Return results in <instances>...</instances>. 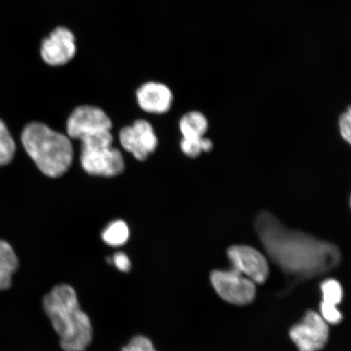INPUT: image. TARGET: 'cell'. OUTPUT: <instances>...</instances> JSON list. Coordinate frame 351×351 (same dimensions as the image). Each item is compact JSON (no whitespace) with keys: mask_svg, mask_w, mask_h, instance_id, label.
I'll use <instances>...</instances> for the list:
<instances>
[{"mask_svg":"<svg viewBox=\"0 0 351 351\" xmlns=\"http://www.w3.org/2000/svg\"><path fill=\"white\" fill-rule=\"evenodd\" d=\"M208 128V118L199 111L186 113L179 121V129L183 138H203Z\"/></svg>","mask_w":351,"mask_h":351,"instance_id":"cell-13","label":"cell"},{"mask_svg":"<svg viewBox=\"0 0 351 351\" xmlns=\"http://www.w3.org/2000/svg\"><path fill=\"white\" fill-rule=\"evenodd\" d=\"M328 326L320 315L310 311L289 331V337L300 351H319L328 339Z\"/></svg>","mask_w":351,"mask_h":351,"instance_id":"cell-8","label":"cell"},{"mask_svg":"<svg viewBox=\"0 0 351 351\" xmlns=\"http://www.w3.org/2000/svg\"><path fill=\"white\" fill-rule=\"evenodd\" d=\"M254 230L271 260L292 278H314L335 269L341 262L337 245L289 229L267 210L257 215Z\"/></svg>","mask_w":351,"mask_h":351,"instance_id":"cell-1","label":"cell"},{"mask_svg":"<svg viewBox=\"0 0 351 351\" xmlns=\"http://www.w3.org/2000/svg\"><path fill=\"white\" fill-rule=\"evenodd\" d=\"M112 121L104 110L82 105L73 110L67 121L69 138L81 140L90 136L111 132Z\"/></svg>","mask_w":351,"mask_h":351,"instance_id":"cell-7","label":"cell"},{"mask_svg":"<svg viewBox=\"0 0 351 351\" xmlns=\"http://www.w3.org/2000/svg\"><path fill=\"white\" fill-rule=\"evenodd\" d=\"M78 53L76 34L65 25H57L42 39L39 55L44 64L52 69L69 64Z\"/></svg>","mask_w":351,"mask_h":351,"instance_id":"cell-5","label":"cell"},{"mask_svg":"<svg viewBox=\"0 0 351 351\" xmlns=\"http://www.w3.org/2000/svg\"><path fill=\"white\" fill-rule=\"evenodd\" d=\"M136 98L144 112L161 115L172 108L174 96L172 90L165 83L148 81L138 88Z\"/></svg>","mask_w":351,"mask_h":351,"instance_id":"cell-11","label":"cell"},{"mask_svg":"<svg viewBox=\"0 0 351 351\" xmlns=\"http://www.w3.org/2000/svg\"><path fill=\"white\" fill-rule=\"evenodd\" d=\"M339 128L341 137L343 138L346 143L350 144L351 142V110L348 107L346 111L341 114L339 119Z\"/></svg>","mask_w":351,"mask_h":351,"instance_id":"cell-20","label":"cell"},{"mask_svg":"<svg viewBox=\"0 0 351 351\" xmlns=\"http://www.w3.org/2000/svg\"><path fill=\"white\" fill-rule=\"evenodd\" d=\"M19 267L14 250L3 240H0V291H6L12 285V275Z\"/></svg>","mask_w":351,"mask_h":351,"instance_id":"cell-12","label":"cell"},{"mask_svg":"<svg viewBox=\"0 0 351 351\" xmlns=\"http://www.w3.org/2000/svg\"><path fill=\"white\" fill-rule=\"evenodd\" d=\"M16 144L10 130L2 120H0V166L10 163L14 157Z\"/></svg>","mask_w":351,"mask_h":351,"instance_id":"cell-15","label":"cell"},{"mask_svg":"<svg viewBox=\"0 0 351 351\" xmlns=\"http://www.w3.org/2000/svg\"><path fill=\"white\" fill-rule=\"evenodd\" d=\"M227 256L232 269L238 271L254 283L262 284L269 276V267L267 258L256 248L245 245H232Z\"/></svg>","mask_w":351,"mask_h":351,"instance_id":"cell-9","label":"cell"},{"mask_svg":"<svg viewBox=\"0 0 351 351\" xmlns=\"http://www.w3.org/2000/svg\"><path fill=\"white\" fill-rule=\"evenodd\" d=\"M26 152L47 177L63 176L71 167L73 149L68 136L51 130L43 123L26 125L21 134Z\"/></svg>","mask_w":351,"mask_h":351,"instance_id":"cell-3","label":"cell"},{"mask_svg":"<svg viewBox=\"0 0 351 351\" xmlns=\"http://www.w3.org/2000/svg\"><path fill=\"white\" fill-rule=\"evenodd\" d=\"M115 265L118 269L124 273H128L131 269V263L125 253L117 252L111 258V265Z\"/></svg>","mask_w":351,"mask_h":351,"instance_id":"cell-21","label":"cell"},{"mask_svg":"<svg viewBox=\"0 0 351 351\" xmlns=\"http://www.w3.org/2000/svg\"><path fill=\"white\" fill-rule=\"evenodd\" d=\"M210 282L219 296L231 304L247 305L256 297V283L234 269L213 271Z\"/></svg>","mask_w":351,"mask_h":351,"instance_id":"cell-6","label":"cell"},{"mask_svg":"<svg viewBox=\"0 0 351 351\" xmlns=\"http://www.w3.org/2000/svg\"><path fill=\"white\" fill-rule=\"evenodd\" d=\"M204 138L182 139L181 150L190 158L199 157L204 152Z\"/></svg>","mask_w":351,"mask_h":351,"instance_id":"cell-17","label":"cell"},{"mask_svg":"<svg viewBox=\"0 0 351 351\" xmlns=\"http://www.w3.org/2000/svg\"><path fill=\"white\" fill-rule=\"evenodd\" d=\"M121 351H156L152 341L143 336L134 337Z\"/></svg>","mask_w":351,"mask_h":351,"instance_id":"cell-19","label":"cell"},{"mask_svg":"<svg viewBox=\"0 0 351 351\" xmlns=\"http://www.w3.org/2000/svg\"><path fill=\"white\" fill-rule=\"evenodd\" d=\"M129 238V227L123 221H116L110 223L102 234L104 243L115 247L125 244Z\"/></svg>","mask_w":351,"mask_h":351,"instance_id":"cell-14","label":"cell"},{"mask_svg":"<svg viewBox=\"0 0 351 351\" xmlns=\"http://www.w3.org/2000/svg\"><path fill=\"white\" fill-rule=\"evenodd\" d=\"M43 308L64 351H85L92 340L90 318L81 309L75 291L59 285L44 298Z\"/></svg>","mask_w":351,"mask_h":351,"instance_id":"cell-2","label":"cell"},{"mask_svg":"<svg viewBox=\"0 0 351 351\" xmlns=\"http://www.w3.org/2000/svg\"><path fill=\"white\" fill-rule=\"evenodd\" d=\"M81 164L87 173L112 178L125 169L121 152L112 147L111 132L90 136L81 140Z\"/></svg>","mask_w":351,"mask_h":351,"instance_id":"cell-4","label":"cell"},{"mask_svg":"<svg viewBox=\"0 0 351 351\" xmlns=\"http://www.w3.org/2000/svg\"><path fill=\"white\" fill-rule=\"evenodd\" d=\"M120 142L123 148L139 161L146 160L158 146L157 136L153 127L145 120L136 121L133 125L122 129Z\"/></svg>","mask_w":351,"mask_h":351,"instance_id":"cell-10","label":"cell"},{"mask_svg":"<svg viewBox=\"0 0 351 351\" xmlns=\"http://www.w3.org/2000/svg\"><path fill=\"white\" fill-rule=\"evenodd\" d=\"M320 313H322L320 317L327 324H337L343 319L337 306L327 304V302L323 301L320 304Z\"/></svg>","mask_w":351,"mask_h":351,"instance_id":"cell-18","label":"cell"},{"mask_svg":"<svg viewBox=\"0 0 351 351\" xmlns=\"http://www.w3.org/2000/svg\"><path fill=\"white\" fill-rule=\"evenodd\" d=\"M323 302L332 305H339L343 298V289L341 284L335 279H328L320 285Z\"/></svg>","mask_w":351,"mask_h":351,"instance_id":"cell-16","label":"cell"}]
</instances>
